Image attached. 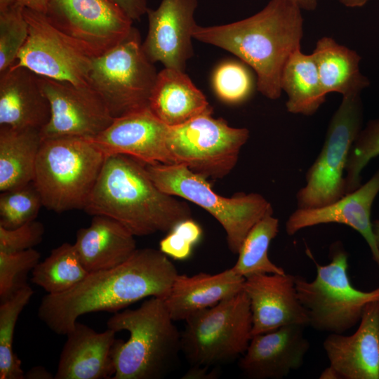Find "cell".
I'll list each match as a JSON object with an SVG mask.
<instances>
[{
	"label": "cell",
	"mask_w": 379,
	"mask_h": 379,
	"mask_svg": "<svg viewBox=\"0 0 379 379\" xmlns=\"http://www.w3.org/2000/svg\"><path fill=\"white\" fill-rule=\"evenodd\" d=\"M178 272L160 250L136 249L121 265L90 272L58 294H46L37 315L53 333L66 335L79 317L95 312H117L147 298L164 300Z\"/></svg>",
	"instance_id": "1"
},
{
	"label": "cell",
	"mask_w": 379,
	"mask_h": 379,
	"mask_svg": "<svg viewBox=\"0 0 379 379\" xmlns=\"http://www.w3.org/2000/svg\"><path fill=\"white\" fill-rule=\"evenodd\" d=\"M301 11L293 0H270L247 18L220 25H197L193 39L237 56L255 72L258 91L269 99L277 100L282 92L284 67L300 49Z\"/></svg>",
	"instance_id": "2"
},
{
	"label": "cell",
	"mask_w": 379,
	"mask_h": 379,
	"mask_svg": "<svg viewBox=\"0 0 379 379\" xmlns=\"http://www.w3.org/2000/svg\"><path fill=\"white\" fill-rule=\"evenodd\" d=\"M84 210L112 218L140 237L168 232L192 218L185 201L161 190L145 164L122 154L106 157Z\"/></svg>",
	"instance_id": "3"
},
{
	"label": "cell",
	"mask_w": 379,
	"mask_h": 379,
	"mask_svg": "<svg viewBox=\"0 0 379 379\" xmlns=\"http://www.w3.org/2000/svg\"><path fill=\"white\" fill-rule=\"evenodd\" d=\"M107 328L126 331V341L117 339L113 347V379H160L174 367L181 350V333L163 299L151 297L136 309L115 312Z\"/></svg>",
	"instance_id": "4"
},
{
	"label": "cell",
	"mask_w": 379,
	"mask_h": 379,
	"mask_svg": "<svg viewBox=\"0 0 379 379\" xmlns=\"http://www.w3.org/2000/svg\"><path fill=\"white\" fill-rule=\"evenodd\" d=\"M105 159L88 138L43 139L33 180L43 206L56 213L84 209Z\"/></svg>",
	"instance_id": "5"
},
{
	"label": "cell",
	"mask_w": 379,
	"mask_h": 379,
	"mask_svg": "<svg viewBox=\"0 0 379 379\" xmlns=\"http://www.w3.org/2000/svg\"><path fill=\"white\" fill-rule=\"evenodd\" d=\"M145 168L161 190L199 206L218 220L234 254L238 253L251 229L273 213L272 205L261 194L239 192L223 197L213 190L206 178L184 166L157 163L145 164Z\"/></svg>",
	"instance_id": "6"
},
{
	"label": "cell",
	"mask_w": 379,
	"mask_h": 379,
	"mask_svg": "<svg viewBox=\"0 0 379 379\" xmlns=\"http://www.w3.org/2000/svg\"><path fill=\"white\" fill-rule=\"evenodd\" d=\"M317 275L308 281L295 276L298 297L307 312L309 326L328 333H344L361 320L366 305L379 300V287L371 291L357 289L348 275L347 252L338 243L331 246V260L316 262Z\"/></svg>",
	"instance_id": "7"
},
{
	"label": "cell",
	"mask_w": 379,
	"mask_h": 379,
	"mask_svg": "<svg viewBox=\"0 0 379 379\" xmlns=\"http://www.w3.org/2000/svg\"><path fill=\"white\" fill-rule=\"evenodd\" d=\"M185 321L181 350L192 365L212 367L232 361L244 354L252 338L251 311L244 291Z\"/></svg>",
	"instance_id": "8"
},
{
	"label": "cell",
	"mask_w": 379,
	"mask_h": 379,
	"mask_svg": "<svg viewBox=\"0 0 379 379\" xmlns=\"http://www.w3.org/2000/svg\"><path fill=\"white\" fill-rule=\"evenodd\" d=\"M142 44L139 31L133 27L122 41L92 62L89 86L114 118L148 107L158 72Z\"/></svg>",
	"instance_id": "9"
},
{
	"label": "cell",
	"mask_w": 379,
	"mask_h": 379,
	"mask_svg": "<svg viewBox=\"0 0 379 379\" xmlns=\"http://www.w3.org/2000/svg\"><path fill=\"white\" fill-rule=\"evenodd\" d=\"M212 114L206 113L184 124L168 126L169 164L184 166L206 179H221L231 172L249 131L232 127Z\"/></svg>",
	"instance_id": "10"
},
{
	"label": "cell",
	"mask_w": 379,
	"mask_h": 379,
	"mask_svg": "<svg viewBox=\"0 0 379 379\" xmlns=\"http://www.w3.org/2000/svg\"><path fill=\"white\" fill-rule=\"evenodd\" d=\"M360 94L343 96L331 117L322 149L296 194L298 208H318L346 194L345 168L352 146L361 129Z\"/></svg>",
	"instance_id": "11"
},
{
	"label": "cell",
	"mask_w": 379,
	"mask_h": 379,
	"mask_svg": "<svg viewBox=\"0 0 379 379\" xmlns=\"http://www.w3.org/2000/svg\"><path fill=\"white\" fill-rule=\"evenodd\" d=\"M25 15L28 36L14 64L41 77L89 86V72L97 55L54 27L44 13L25 8Z\"/></svg>",
	"instance_id": "12"
},
{
	"label": "cell",
	"mask_w": 379,
	"mask_h": 379,
	"mask_svg": "<svg viewBox=\"0 0 379 379\" xmlns=\"http://www.w3.org/2000/svg\"><path fill=\"white\" fill-rule=\"evenodd\" d=\"M44 14L97 55L122 41L133 27V21L110 0H48Z\"/></svg>",
	"instance_id": "13"
},
{
	"label": "cell",
	"mask_w": 379,
	"mask_h": 379,
	"mask_svg": "<svg viewBox=\"0 0 379 379\" xmlns=\"http://www.w3.org/2000/svg\"><path fill=\"white\" fill-rule=\"evenodd\" d=\"M51 109L48 123L41 130L43 139L61 137L89 138L106 129L113 121L105 102L89 86L41 77Z\"/></svg>",
	"instance_id": "14"
},
{
	"label": "cell",
	"mask_w": 379,
	"mask_h": 379,
	"mask_svg": "<svg viewBox=\"0 0 379 379\" xmlns=\"http://www.w3.org/2000/svg\"><path fill=\"white\" fill-rule=\"evenodd\" d=\"M197 6V0H161L156 9H147L148 31L142 45L152 62L185 72L194 55L192 39Z\"/></svg>",
	"instance_id": "15"
},
{
	"label": "cell",
	"mask_w": 379,
	"mask_h": 379,
	"mask_svg": "<svg viewBox=\"0 0 379 379\" xmlns=\"http://www.w3.org/2000/svg\"><path fill=\"white\" fill-rule=\"evenodd\" d=\"M168 126L149 107L114 118L103 131L90 139L105 154L131 157L145 164H169Z\"/></svg>",
	"instance_id": "16"
},
{
	"label": "cell",
	"mask_w": 379,
	"mask_h": 379,
	"mask_svg": "<svg viewBox=\"0 0 379 379\" xmlns=\"http://www.w3.org/2000/svg\"><path fill=\"white\" fill-rule=\"evenodd\" d=\"M243 291L249 300L252 336L288 325L309 326L307 312L298 297L295 275H254L245 279Z\"/></svg>",
	"instance_id": "17"
},
{
	"label": "cell",
	"mask_w": 379,
	"mask_h": 379,
	"mask_svg": "<svg viewBox=\"0 0 379 379\" xmlns=\"http://www.w3.org/2000/svg\"><path fill=\"white\" fill-rule=\"evenodd\" d=\"M302 325H288L253 335L239 367L251 379H281L303 364L310 344Z\"/></svg>",
	"instance_id": "18"
},
{
	"label": "cell",
	"mask_w": 379,
	"mask_h": 379,
	"mask_svg": "<svg viewBox=\"0 0 379 379\" xmlns=\"http://www.w3.org/2000/svg\"><path fill=\"white\" fill-rule=\"evenodd\" d=\"M378 192L379 169L365 184L330 204L318 208H297L286 222V232L293 236L302 229L321 224L347 225L366 240L373 260L379 266V249L371 220V207Z\"/></svg>",
	"instance_id": "19"
},
{
	"label": "cell",
	"mask_w": 379,
	"mask_h": 379,
	"mask_svg": "<svg viewBox=\"0 0 379 379\" xmlns=\"http://www.w3.org/2000/svg\"><path fill=\"white\" fill-rule=\"evenodd\" d=\"M323 347L340 379H379V300L366 305L353 334L329 333Z\"/></svg>",
	"instance_id": "20"
},
{
	"label": "cell",
	"mask_w": 379,
	"mask_h": 379,
	"mask_svg": "<svg viewBox=\"0 0 379 379\" xmlns=\"http://www.w3.org/2000/svg\"><path fill=\"white\" fill-rule=\"evenodd\" d=\"M66 335L55 379L112 378L115 331L97 332L77 321Z\"/></svg>",
	"instance_id": "21"
},
{
	"label": "cell",
	"mask_w": 379,
	"mask_h": 379,
	"mask_svg": "<svg viewBox=\"0 0 379 379\" xmlns=\"http://www.w3.org/2000/svg\"><path fill=\"white\" fill-rule=\"evenodd\" d=\"M51 115L40 76L15 64L0 73V126L41 130Z\"/></svg>",
	"instance_id": "22"
},
{
	"label": "cell",
	"mask_w": 379,
	"mask_h": 379,
	"mask_svg": "<svg viewBox=\"0 0 379 379\" xmlns=\"http://www.w3.org/2000/svg\"><path fill=\"white\" fill-rule=\"evenodd\" d=\"M245 278L231 267L218 274H178L164 300L174 321H185L197 312L214 306L243 291Z\"/></svg>",
	"instance_id": "23"
},
{
	"label": "cell",
	"mask_w": 379,
	"mask_h": 379,
	"mask_svg": "<svg viewBox=\"0 0 379 379\" xmlns=\"http://www.w3.org/2000/svg\"><path fill=\"white\" fill-rule=\"evenodd\" d=\"M134 235L117 220L93 215L87 227L80 228L74 244L88 273L117 267L137 249Z\"/></svg>",
	"instance_id": "24"
},
{
	"label": "cell",
	"mask_w": 379,
	"mask_h": 379,
	"mask_svg": "<svg viewBox=\"0 0 379 379\" xmlns=\"http://www.w3.org/2000/svg\"><path fill=\"white\" fill-rule=\"evenodd\" d=\"M148 107L170 126L213 112L206 96L185 72L166 67L158 72Z\"/></svg>",
	"instance_id": "25"
},
{
	"label": "cell",
	"mask_w": 379,
	"mask_h": 379,
	"mask_svg": "<svg viewBox=\"0 0 379 379\" xmlns=\"http://www.w3.org/2000/svg\"><path fill=\"white\" fill-rule=\"evenodd\" d=\"M312 55L326 95L334 92L343 96L360 94L369 85V80L360 72L359 55L333 38L319 39Z\"/></svg>",
	"instance_id": "26"
},
{
	"label": "cell",
	"mask_w": 379,
	"mask_h": 379,
	"mask_svg": "<svg viewBox=\"0 0 379 379\" xmlns=\"http://www.w3.org/2000/svg\"><path fill=\"white\" fill-rule=\"evenodd\" d=\"M43 138L41 130L0 126V190L33 182Z\"/></svg>",
	"instance_id": "27"
},
{
	"label": "cell",
	"mask_w": 379,
	"mask_h": 379,
	"mask_svg": "<svg viewBox=\"0 0 379 379\" xmlns=\"http://www.w3.org/2000/svg\"><path fill=\"white\" fill-rule=\"evenodd\" d=\"M281 89L288 95L287 111L305 116L314 114L325 102L317 67L312 54L299 49L287 61L281 76Z\"/></svg>",
	"instance_id": "28"
},
{
	"label": "cell",
	"mask_w": 379,
	"mask_h": 379,
	"mask_svg": "<svg viewBox=\"0 0 379 379\" xmlns=\"http://www.w3.org/2000/svg\"><path fill=\"white\" fill-rule=\"evenodd\" d=\"M88 274L74 244L63 243L53 249L32 272V282L47 294L63 293L82 281Z\"/></svg>",
	"instance_id": "29"
},
{
	"label": "cell",
	"mask_w": 379,
	"mask_h": 379,
	"mask_svg": "<svg viewBox=\"0 0 379 379\" xmlns=\"http://www.w3.org/2000/svg\"><path fill=\"white\" fill-rule=\"evenodd\" d=\"M279 232V220L269 213L249 231L232 267L239 276L248 278L263 274H285V270L272 262L268 255L270 245Z\"/></svg>",
	"instance_id": "30"
},
{
	"label": "cell",
	"mask_w": 379,
	"mask_h": 379,
	"mask_svg": "<svg viewBox=\"0 0 379 379\" xmlns=\"http://www.w3.org/2000/svg\"><path fill=\"white\" fill-rule=\"evenodd\" d=\"M34 294L28 286L0 305V379H25L21 361L13 351L18 319Z\"/></svg>",
	"instance_id": "31"
},
{
	"label": "cell",
	"mask_w": 379,
	"mask_h": 379,
	"mask_svg": "<svg viewBox=\"0 0 379 379\" xmlns=\"http://www.w3.org/2000/svg\"><path fill=\"white\" fill-rule=\"evenodd\" d=\"M25 8L20 0H0V73L15 63L27 38Z\"/></svg>",
	"instance_id": "32"
},
{
	"label": "cell",
	"mask_w": 379,
	"mask_h": 379,
	"mask_svg": "<svg viewBox=\"0 0 379 379\" xmlns=\"http://www.w3.org/2000/svg\"><path fill=\"white\" fill-rule=\"evenodd\" d=\"M41 206V195L33 182L1 192L0 225L13 229L34 220Z\"/></svg>",
	"instance_id": "33"
},
{
	"label": "cell",
	"mask_w": 379,
	"mask_h": 379,
	"mask_svg": "<svg viewBox=\"0 0 379 379\" xmlns=\"http://www.w3.org/2000/svg\"><path fill=\"white\" fill-rule=\"evenodd\" d=\"M34 248L15 253L0 252V302H4L28 286L27 277L39 262Z\"/></svg>",
	"instance_id": "34"
},
{
	"label": "cell",
	"mask_w": 379,
	"mask_h": 379,
	"mask_svg": "<svg viewBox=\"0 0 379 379\" xmlns=\"http://www.w3.org/2000/svg\"><path fill=\"white\" fill-rule=\"evenodd\" d=\"M379 156V119L368 122L358 133L345 168L346 194L361 185V173L371 159Z\"/></svg>",
	"instance_id": "35"
},
{
	"label": "cell",
	"mask_w": 379,
	"mask_h": 379,
	"mask_svg": "<svg viewBox=\"0 0 379 379\" xmlns=\"http://www.w3.org/2000/svg\"><path fill=\"white\" fill-rule=\"evenodd\" d=\"M213 86L218 97L236 104L246 100L254 88L253 77L243 64L227 62L220 65L213 75Z\"/></svg>",
	"instance_id": "36"
},
{
	"label": "cell",
	"mask_w": 379,
	"mask_h": 379,
	"mask_svg": "<svg viewBox=\"0 0 379 379\" xmlns=\"http://www.w3.org/2000/svg\"><path fill=\"white\" fill-rule=\"evenodd\" d=\"M159 242V250L174 260L189 258L193 247L202 237L201 226L192 218L180 221L175 225Z\"/></svg>",
	"instance_id": "37"
},
{
	"label": "cell",
	"mask_w": 379,
	"mask_h": 379,
	"mask_svg": "<svg viewBox=\"0 0 379 379\" xmlns=\"http://www.w3.org/2000/svg\"><path fill=\"white\" fill-rule=\"evenodd\" d=\"M45 228L36 220L8 229L0 225V252L15 253L33 248L43 239Z\"/></svg>",
	"instance_id": "38"
},
{
	"label": "cell",
	"mask_w": 379,
	"mask_h": 379,
	"mask_svg": "<svg viewBox=\"0 0 379 379\" xmlns=\"http://www.w3.org/2000/svg\"><path fill=\"white\" fill-rule=\"evenodd\" d=\"M119 6L133 21L146 15L149 0H110Z\"/></svg>",
	"instance_id": "39"
},
{
	"label": "cell",
	"mask_w": 379,
	"mask_h": 379,
	"mask_svg": "<svg viewBox=\"0 0 379 379\" xmlns=\"http://www.w3.org/2000/svg\"><path fill=\"white\" fill-rule=\"evenodd\" d=\"M211 366L192 365L190 369L182 377L183 379H215L218 373Z\"/></svg>",
	"instance_id": "40"
},
{
	"label": "cell",
	"mask_w": 379,
	"mask_h": 379,
	"mask_svg": "<svg viewBox=\"0 0 379 379\" xmlns=\"http://www.w3.org/2000/svg\"><path fill=\"white\" fill-rule=\"evenodd\" d=\"M26 379H53L54 375L42 366H36L31 368L25 373Z\"/></svg>",
	"instance_id": "41"
},
{
	"label": "cell",
	"mask_w": 379,
	"mask_h": 379,
	"mask_svg": "<svg viewBox=\"0 0 379 379\" xmlns=\"http://www.w3.org/2000/svg\"><path fill=\"white\" fill-rule=\"evenodd\" d=\"M25 8L45 13L48 0H20Z\"/></svg>",
	"instance_id": "42"
},
{
	"label": "cell",
	"mask_w": 379,
	"mask_h": 379,
	"mask_svg": "<svg viewBox=\"0 0 379 379\" xmlns=\"http://www.w3.org/2000/svg\"><path fill=\"white\" fill-rule=\"evenodd\" d=\"M302 10L314 11L317 6V0H293Z\"/></svg>",
	"instance_id": "43"
},
{
	"label": "cell",
	"mask_w": 379,
	"mask_h": 379,
	"mask_svg": "<svg viewBox=\"0 0 379 379\" xmlns=\"http://www.w3.org/2000/svg\"><path fill=\"white\" fill-rule=\"evenodd\" d=\"M321 379H340L338 372L330 365L319 375Z\"/></svg>",
	"instance_id": "44"
},
{
	"label": "cell",
	"mask_w": 379,
	"mask_h": 379,
	"mask_svg": "<svg viewBox=\"0 0 379 379\" xmlns=\"http://www.w3.org/2000/svg\"><path fill=\"white\" fill-rule=\"evenodd\" d=\"M369 0H338V1L348 8H357L364 6Z\"/></svg>",
	"instance_id": "45"
},
{
	"label": "cell",
	"mask_w": 379,
	"mask_h": 379,
	"mask_svg": "<svg viewBox=\"0 0 379 379\" xmlns=\"http://www.w3.org/2000/svg\"><path fill=\"white\" fill-rule=\"evenodd\" d=\"M373 230L376 245L379 249V220L373 222Z\"/></svg>",
	"instance_id": "46"
}]
</instances>
